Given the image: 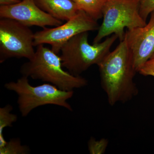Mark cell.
<instances>
[{"instance_id":"7","label":"cell","mask_w":154,"mask_h":154,"mask_svg":"<svg viewBox=\"0 0 154 154\" xmlns=\"http://www.w3.org/2000/svg\"><path fill=\"white\" fill-rule=\"evenodd\" d=\"M99 26L97 21L80 10L64 24L52 28H44L34 33L33 45H50L53 51L58 54L64 45L73 37L83 32L98 30Z\"/></svg>"},{"instance_id":"15","label":"cell","mask_w":154,"mask_h":154,"mask_svg":"<svg viewBox=\"0 0 154 154\" xmlns=\"http://www.w3.org/2000/svg\"><path fill=\"white\" fill-rule=\"evenodd\" d=\"M154 11V0H140V14L145 21Z\"/></svg>"},{"instance_id":"8","label":"cell","mask_w":154,"mask_h":154,"mask_svg":"<svg viewBox=\"0 0 154 154\" xmlns=\"http://www.w3.org/2000/svg\"><path fill=\"white\" fill-rule=\"evenodd\" d=\"M0 17L14 19L30 27L38 26L57 27L63 22L51 17L39 8L35 0H22L20 2L8 6H0Z\"/></svg>"},{"instance_id":"17","label":"cell","mask_w":154,"mask_h":154,"mask_svg":"<svg viewBox=\"0 0 154 154\" xmlns=\"http://www.w3.org/2000/svg\"><path fill=\"white\" fill-rule=\"evenodd\" d=\"M21 2V0H0V5L1 6L12 5Z\"/></svg>"},{"instance_id":"11","label":"cell","mask_w":154,"mask_h":154,"mask_svg":"<svg viewBox=\"0 0 154 154\" xmlns=\"http://www.w3.org/2000/svg\"><path fill=\"white\" fill-rule=\"evenodd\" d=\"M80 10L86 12L96 21L103 17L102 10L106 0H72Z\"/></svg>"},{"instance_id":"9","label":"cell","mask_w":154,"mask_h":154,"mask_svg":"<svg viewBox=\"0 0 154 154\" xmlns=\"http://www.w3.org/2000/svg\"><path fill=\"white\" fill-rule=\"evenodd\" d=\"M143 27L126 30L125 38L132 56L135 69L139 72L154 53V11Z\"/></svg>"},{"instance_id":"3","label":"cell","mask_w":154,"mask_h":154,"mask_svg":"<svg viewBox=\"0 0 154 154\" xmlns=\"http://www.w3.org/2000/svg\"><path fill=\"white\" fill-rule=\"evenodd\" d=\"M88 36V32L79 33L67 42L61 49L63 66L74 75L80 76L94 65H98L110 52L118 38L113 34L102 42L91 45Z\"/></svg>"},{"instance_id":"12","label":"cell","mask_w":154,"mask_h":154,"mask_svg":"<svg viewBox=\"0 0 154 154\" xmlns=\"http://www.w3.org/2000/svg\"><path fill=\"white\" fill-rule=\"evenodd\" d=\"M13 109V106L11 105L0 108V148L3 147L7 143L3 134L4 129L8 127H12L18 119L16 114L11 113Z\"/></svg>"},{"instance_id":"5","label":"cell","mask_w":154,"mask_h":154,"mask_svg":"<svg viewBox=\"0 0 154 154\" xmlns=\"http://www.w3.org/2000/svg\"><path fill=\"white\" fill-rule=\"evenodd\" d=\"M103 22L93 43L115 34L120 41L125 36L124 29L132 30L146 24L140 14V0H106L102 10Z\"/></svg>"},{"instance_id":"2","label":"cell","mask_w":154,"mask_h":154,"mask_svg":"<svg viewBox=\"0 0 154 154\" xmlns=\"http://www.w3.org/2000/svg\"><path fill=\"white\" fill-rule=\"evenodd\" d=\"M34 56L20 69L22 76L52 84L63 91H74L87 86L88 80L63 69L61 59L43 44L36 46Z\"/></svg>"},{"instance_id":"13","label":"cell","mask_w":154,"mask_h":154,"mask_svg":"<svg viewBox=\"0 0 154 154\" xmlns=\"http://www.w3.org/2000/svg\"><path fill=\"white\" fill-rule=\"evenodd\" d=\"M30 152L29 147L21 144L19 138H13L2 148H0L1 154H27Z\"/></svg>"},{"instance_id":"4","label":"cell","mask_w":154,"mask_h":154,"mask_svg":"<svg viewBox=\"0 0 154 154\" xmlns=\"http://www.w3.org/2000/svg\"><path fill=\"white\" fill-rule=\"evenodd\" d=\"M5 88L17 94L19 110L23 117L27 116L37 107L48 105L60 106L72 111L68 100L73 96V91H63L50 83L32 86L28 77L25 76H22L17 82L6 83Z\"/></svg>"},{"instance_id":"14","label":"cell","mask_w":154,"mask_h":154,"mask_svg":"<svg viewBox=\"0 0 154 154\" xmlns=\"http://www.w3.org/2000/svg\"><path fill=\"white\" fill-rule=\"evenodd\" d=\"M108 144L107 139L96 140L95 138L92 137L88 141V150L91 154H103L105 153Z\"/></svg>"},{"instance_id":"6","label":"cell","mask_w":154,"mask_h":154,"mask_svg":"<svg viewBox=\"0 0 154 154\" xmlns=\"http://www.w3.org/2000/svg\"><path fill=\"white\" fill-rule=\"evenodd\" d=\"M29 28L14 19L1 18V63L10 58H25L29 60L33 57L34 33Z\"/></svg>"},{"instance_id":"1","label":"cell","mask_w":154,"mask_h":154,"mask_svg":"<svg viewBox=\"0 0 154 154\" xmlns=\"http://www.w3.org/2000/svg\"><path fill=\"white\" fill-rule=\"evenodd\" d=\"M101 85L109 105L125 103L137 95L136 73L131 53L125 38L98 65Z\"/></svg>"},{"instance_id":"18","label":"cell","mask_w":154,"mask_h":154,"mask_svg":"<svg viewBox=\"0 0 154 154\" xmlns=\"http://www.w3.org/2000/svg\"><path fill=\"white\" fill-rule=\"evenodd\" d=\"M149 60L154 65V53L153 54H152V55L151 57L149 59Z\"/></svg>"},{"instance_id":"16","label":"cell","mask_w":154,"mask_h":154,"mask_svg":"<svg viewBox=\"0 0 154 154\" xmlns=\"http://www.w3.org/2000/svg\"><path fill=\"white\" fill-rule=\"evenodd\" d=\"M144 76H151L154 77V65L150 60L147 61L139 72Z\"/></svg>"},{"instance_id":"10","label":"cell","mask_w":154,"mask_h":154,"mask_svg":"<svg viewBox=\"0 0 154 154\" xmlns=\"http://www.w3.org/2000/svg\"><path fill=\"white\" fill-rule=\"evenodd\" d=\"M35 2L42 10L62 21L71 19L80 10L72 0H35Z\"/></svg>"}]
</instances>
